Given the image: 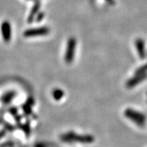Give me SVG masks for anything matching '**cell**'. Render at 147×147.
Returning <instances> with one entry per match:
<instances>
[{"label": "cell", "mask_w": 147, "mask_h": 147, "mask_svg": "<svg viewBox=\"0 0 147 147\" xmlns=\"http://www.w3.org/2000/svg\"><path fill=\"white\" fill-rule=\"evenodd\" d=\"M62 141L65 142H80L91 143L93 141V138L91 136H81L75 134L74 132H67L61 136Z\"/></svg>", "instance_id": "1"}, {"label": "cell", "mask_w": 147, "mask_h": 147, "mask_svg": "<svg viewBox=\"0 0 147 147\" xmlns=\"http://www.w3.org/2000/svg\"><path fill=\"white\" fill-rule=\"evenodd\" d=\"M76 46V40L74 38H70L67 41L66 52L65 54V61L67 64L72 63L75 55V49Z\"/></svg>", "instance_id": "2"}, {"label": "cell", "mask_w": 147, "mask_h": 147, "mask_svg": "<svg viewBox=\"0 0 147 147\" xmlns=\"http://www.w3.org/2000/svg\"><path fill=\"white\" fill-rule=\"evenodd\" d=\"M50 32V29L47 27H41L38 28L29 29L25 31L23 36L26 38H31V37L42 36L48 35Z\"/></svg>", "instance_id": "3"}, {"label": "cell", "mask_w": 147, "mask_h": 147, "mask_svg": "<svg viewBox=\"0 0 147 147\" xmlns=\"http://www.w3.org/2000/svg\"><path fill=\"white\" fill-rule=\"evenodd\" d=\"M1 31L3 41L5 42H10L12 38V28L9 21H4L1 23Z\"/></svg>", "instance_id": "4"}, {"label": "cell", "mask_w": 147, "mask_h": 147, "mask_svg": "<svg viewBox=\"0 0 147 147\" xmlns=\"http://www.w3.org/2000/svg\"><path fill=\"white\" fill-rule=\"evenodd\" d=\"M40 2L39 1H35L34 5L33 6L32 10H31L30 13H29L28 19H27V21H28L29 23H32L36 19L37 15L40 12Z\"/></svg>", "instance_id": "5"}, {"label": "cell", "mask_w": 147, "mask_h": 147, "mask_svg": "<svg viewBox=\"0 0 147 147\" xmlns=\"http://www.w3.org/2000/svg\"><path fill=\"white\" fill-rule=\"evenodd\" d=\"M15 95L16 93L14 91H9L3 95L1 97V102L4 104H8L13 100Z\"/></svg>", "instance_id": "6"}, {"label": "cell", "mask_w": 147, "mask_h": 147, "mask_svg": "<svg viewBox=\"0 0 147 147\" xmlns=\"http://www.w3.org/2000/svg\"><path fill=\"white\" fill-rule=\"evenodd\" d=\"M52 95L55 100L59 101L61 100L62 97H63L64 92L63 90H61V89H55L53 91Z\"/></svg>", "instance_id": "7"}, {"label": "cell", "mask_w": 147, "mask_h": 147, "mask_svg": "<svg viewBox=\"0 0 147 147\" xmlns=\"http://www.w3.org/2000/svg\"><path fill=\"white\" fill-rule=\"evenodd\" d=\"M31 104H29V103L27 102L26 104H25V105L23 106V110L24 112H25V114H29L32 112V110H31V106H30Z\"/></svg>", "instance_id": "8"}, {"label": "cell", "mask_w": 147, "mask_h": 147, "mask_svg": "<svg viewBox=\"0 0 147 147\" xmlns=\"http://www.w3.org/2000/svg\"><path fill=\"white\" fill-rule=\"evenodd\" d=\"M44 16H45V14H44L43 12H39V13L38 14V15H37L36 19H35V20H36L37 21L39 22V21H42V20L43 19Z\"/></svg>", "instance_id": "9"}, {"label": "cell", "mask_w": 147, "mask_h": 147, "mask_svg": "<svg viewBox=\"0 0 147 147\" xmlns=\"http://www.w3.org/2000/svg\"><path fill=\"white\" fill-rule=\"evenodd\" d=\"M35 147H47V145L44 144V143H38V144H37L36 145V146Z\"/></svg>", "instance_id": "10"}, {"label": "cell", "mask_w": 147, "mask_h": 147, "mask_svg": "<svg viewBox=\"0 0 147 147\" xmlns=\"http://www.w3.org/2000/svg\"><path fill=\"white\" fill-rule=\"evenodd\" d=\"M5 132H6V131H5V130H2V131H0V140L2 138L3 136H4V135L5 134Z\"/></svg>", "instance_id": "11"}, {"label": "cell", "mask_w": 147, "mask_h": 147, "mask_svg": "<svg viewBox=\"0 0 147 147\" xmlns=\"http://www.w3.org/2000/svg\"><path fill=\"white\" fill-rule=\"evenodd\" d=\"M10 113H12L14 115H15L16 113H17V110L15 108H12V110H10Z\"/></svg>", "instance_id": "12"}, {"label": "cell", "mask_w": 147, "mask_h": 147, "mask_svg": "<svg viewBox=\"0 0 147 147\" xmlns=\"http://www.w3.org/2000/svg\"><path fill=\"white\" fill-rule=\"evenodd\" d=\"M34 1H39V0H34Z\"/></svg>", "instance_id": "13"}]
</instances>
